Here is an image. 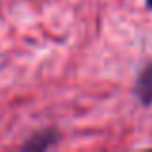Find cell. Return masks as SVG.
I'll list each match as a JSON object with an SVG mask.
<instances>
[{
    "label": "cell",
    "instance_id": "7a4b0ae2",
    "mask_svg": "<svg viewBox=\"0 0 152 152\" xmlns=\"http://www.w3.org/2000/svg\"><path fill=\"white\" fill-rule=\"evenodd\" d=\"M135 91H137V96L141 98V102L146 104V106H150L152 104V64H148V66L141 71Z\"/></svg>",
    "mask_w": 152,
    "mask_h": 152
},
{
    "label": "cell",
    "instance_id": "3957f363",
    "mask_svg": "<svg viewBox=\"0 0 152 152\" xmlns=\"http://www.w3.org/2000/svg\"><path fill=\"white\" fill-rule=\"evenodd\" d=\"M146 6H148L150 10H152V0H146Z\"/></svg>",
    "mask_w": 152,
    "mask_h": 152
},
{
    "label": "cell",
    "instance_id": "6da1fadb",
    "mask_svg": "<svg viewBox=\"0 0 152 152\" xmlns=\"http://www.w3.org/2000/svg\"><path fill=\"white\" fill-rule=\"evenodd\" d=\"M58 141H60L58 131L46 129V131H42V133H37L35 137H31L29 141L23 145V148L25 150H46V148H50L52 145H56Z\"/></svg>",
    "mask_w": 152,
    "mask_h": 152
}]
</instances>
